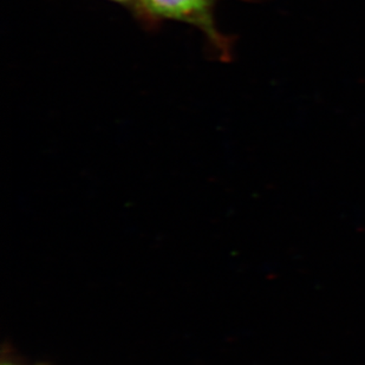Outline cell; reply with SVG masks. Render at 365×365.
<instances>
[{"mask_svg": "<svg viewBox=\"0 0 365 365\" xmlns=\"http://www.w3.org/2000/svg\"><path fill=\"white\" fill-rule=\"evenodd\" d=\"M219 0H138L134 16L147 26L175 21L192 25L202 32L219 58L232 57L231 39L217 30L214 10Z\"/></svg>", "mask_w": 365, "mask_h": 365, "instance_id": "1", "label": "cell"}, {"mask_svg": "<svg viewBox=\"0 0 365 365\" xmlns=\"http://www.w3.org/2000/svg\"><path fill=\"white\" fill-rule=\"evenodd\" d=\"M109 1H113V3L127 7L133 14H135V11L138 9V0H109Z\"/></svg>", "mask_w": 365, "mask_h": 365, "instance_id": "2", "label": "cell"}]
</instances>
